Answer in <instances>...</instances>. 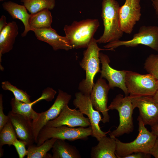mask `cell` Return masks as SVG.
I'll list each match as a JSON object with an SVG mask.
<instances>
[{"label": "cell", "mask_w": 158, "mask_h": 158, "mask_svg": "<svg viewBox=\"0 0 158 158\" xmlns=\"http://www.w3.org/2000/svg\"><path fill=\"white\" fill-rule=\"evenodd\" d=\"M133 108H138L145 126H152L158 122V103L153 96L129 95Z\"/></svg>", "instance_id": "7c38bea8"}, {"label": "cell", "mask_w": 158, "mask_h": 158, "mask_svg": "<svg viewBox=\"0 0 158 158\" xmlns=\"http://www.w3.org/2000/svg\"><path fill=\"white\" fill-rule=\"evenodd\" d=\"M110 89L105 80L100 78L94 84L90 94L92 105L95 109L102 113L103 118L101 121L104 123L110 121L107 104Z\"/></svg>", "instance_id": "9a60e30c"}, {"label": "cell", "mask_w": 158, "mask_h": 158, "mask_svg": "<svg viewBox=\"0 0 158 158\" xmlns=\"http://www.w3.org/2000/svg\"><path fill=\"white\" fill-rule=\"evenodd\" d=\"M120 6L116 0H102L101 16L104 31L97 42L99 44L109 43L118 41L123 36V32L120 29L118 10Z\"/></svg>", "instance_id": "6da1fadb"}, {"label": "cell", "mask_w": 158, "mask_h": 158, "mask_svg": "<svg viewBox=\"0 0 158 158\" xmlns=\"http://www.w3.org/2000/svg\"><path fill=\"white\" fill-rule=\"evenodd\" d=\"M150 154L142 152H138L128 155L124 158H149L151 157Z\"/></svg>", "instance_id": "4dcf8cb0"}, {"label": "cell", "mask_w": 158, "mask_h": 158, "mask_svg": "<svg viewBox=\"0 0 158 158\" xmlns=\"http://www.w3.org/2000/svg\"><path fill=\"white\" fill-rule=\"evenodd\" d=\"M57 139L52 138L46 140L41 145L37 146L31 145L28 147L27 158H52L47 152L52 147Z\"/></svg>", "instance_id": "cb8c5ba5"}, {"label": "cell", "mask_w": 158, "mask_h": 158, "mask_svg": "<svg viewBox=\"0 0 158 158\" xmlns=\"http://www.w3.org/2000/svg\"><path fill=\"white\" fill-rule=\"evenodd\" d=\"M153 97L155 100L158 103V90Z\"/></svg>", "instance_id": "d590c367"}, {"label": "cell", "mask_w": 158, "mask_h": 158, "mask_svg": "<svg viewBox=\"0 0 158 158\" xmlns=\"http://www.w3.org/2000/svg\"><path fill=\"white\" fill-rule=\"evenodd\" d=\"M158 84V80H157Z\"/></svg>", "instance_id": "74e56055"}, {"label": "cell", "mask_w": 158, "mask_h": 158, "mask_svg": "<svg viewBox=\"0 0 158 158\" xmlns=\"http://www.w3.org/2000/svg\"><path fill=\"white\" fill-rule=\"evenodd\" d=\"M8 116L15 131L17 137L27 147L35 142L32 121L26 116L11 111Z\"/></svg>", "instance_id": "e0dca14e"}, {"label": "cell", "mask_w": 158, "mask_h": 158, "mask_svg": "<svg viewBox=\"0 0 158 158\" xmlns=\"http://www.w3.org/2000/svg\"><path fill=\"white\" fill-rule=\"evenodd\" d=\"M5 0H0V1H5Z\"/></svg>", "instance_id": "8d00e7d4"}, {"label": "cell", "mask_w": 158, "mask_h": 158, "mask_svg": "<svg viewBox=\"0 0 158 158\" xmlns=\"http://www.w3.org/2000/svg\"><path fill=\"white\" fill-rule=\"evenodd\" d=\"M2 6L13 18L18 19L22 22L24 26V30L21 36L25 37L28 32L31 31L29 23L30 14L28 13L25 7L11 1L4 2Z\"/></svg>", "instance_id": "ffe728a7"}, {"label": "cell", "mask_w": 158, "mask_h": 158, "mask_svg": "<svg viewBox=\"0 0 158 158\" xmlns=\"http://www.w3.org/2000/svg\"><path fill=\"white\" fill-rule=\"evenodd\" d=\"M31 14L47 8L52 10L55 5V0H20Z\"/></svg>", "instance_id": "484cf974"}, {"label": "cell", "mask_w": 158, "mask_h": 158, "mask_svg": "<svg viewBox=\"0 0 158 158\" xmlns=\"http://www.w3.org/2000/svg\"><path fill=\"white\" fill-rule=\"evenodd\" d=\"M97 145L92 147L90 152L92 158H117L115 152L116 142L115 138H102Z\"/></svg>", "instance_id": "d6986e66"}, {"label": "cell", "mask_w": 158, "mask_h": 158, "mask_svg": "<svg viewBox=\"0 0 158 158\" xmlns=\"http://www.w3.org/2000/svg\"><path fill=\"white\" fill-rule=\"evenodd\" d=\"M125 83L130 96H153L158 90L157 80L149 73L127 71Z\"/></svg>", "instance_id": "52a82bcc"}, {"label": "cell", "mask_w": 158, "mask_h": 158, "mask_svg": "<svg viewBox=\"0 0 158 158\" xmlns=\"http://www.w3.org/2000/svg\"><path fill=\"white\" fill-rule=\"evenodd\" d=\"M108 108L109 110H117L119 117L118 126L109 134L110 137L116 138L133 132L134 125L132 115L134 109L129 95L124 97L121 94L117 95Z\"/></svg>", "instance_id": "5b68a950"}, {"label": "cell", "mask_w": 158, "mask_h": 158, "mask_svg": "<svg viewBox=\"0 0 158 158\" xmlns=\"http://www.w3.org/2000/svg\"><path fill=\"white\" fill-rule=\"evenodd\" d=\"M99 58L102 64L100 77L106 79L111 89L118 87L122 90L125 96L129 95L126 85L125 79L127 71L117 70L110 66V60L108 56L102 52L99 53Z\"/></svg>", "instance_id": "5bb4252c"}, {"label": "cell", "mask_w": 158, "mask_h": 158, "mask_svg": "<svg viewBox=\"0 0 158 158\" xmlns=\"http://www.w3.org/2000/svg\"><path fill=\"white\" fill-rule=\"evenodd\" d=\"M56 93V92L52 88L48 87L43 91L40 97L29 103H25L17 100L15 97L13 98L10 102L11 111L26 116L34 121L38 118L40 113L36 112L32 109L33 105L42 99L51 101Z\"/></svg>", "instance_id": "2e32d148"}, {"label": "cell", "mask_w": 158, "mask_h": 158, "mask_svg": "<svg viewBox=\"0 0 158 158\" xmlns=\"http://www.w3.org/2000/svg\"><path fill=\"white\" fill-rule=\"evenodd\" d=\"M144 68L148 73L158 80V55H150L145 61Z\"/></svg>", "instance_id": "83f0119b"}, {"label": "cell", "mask_w": 158, "mask_h": 158, "mask_svg": "<svg viewBox=\"0 0 158 158\" xmlns=\"http://www.w3.org/2000/svg\"><path fill=\"white\" fill-rule=\"evenodd\" d=\"M151 132L158 138V122L151 126Z\"/></svg>", "instance_id": "836d02e7"}, {"label": "cell", "mask_w": 158, "mask_h": 158, "mask_svg": "<svg viewBox=\"0 0 158 158\" xmlns=\"http://www.w3.org/2000/svg\"><path fill=\"white\" fill-rule=\"evenodd\" d=\"M71 98V95L59 90L58 95L52 106L47 111L40 113L36 121H32L34 138L36 143L40 130L48 122L59 116L63 108L68 104Z\"/></svg>", "instance_id": "30bf717a"}, {"label": "cell", "mask_w": 158, "mask_h": 158, "mask_svg": "<svg viewBox=\"0 0 158 158\" xmlns=\"http://www.w3.org/2000/svg\"><path fill=\"white\" fill-rule=\"evenodd\" d=\"M1 87L4 90L12 92L15 98L17 100L26 103L31 102L30 96L26 92L17 88L12 85L9 82L5 81L1 83Z\"/></svg>", "instance_id": "4316f807"}, {"label": "cell", "mask_w": 158, "mask_h": 158, "mask_svg": "<svg viewBox=\"0 0 158 158\" xmlns=\"http://www.w3.org/2000/svg\"><path fill=\"white\" fill-rule=\"evenodd\" d=\"M152 5L158 17V0H151Z\"/></svg>", "instance_id": "e575fe53"}, {"label": "cell", "mask_w": 158, "mask_h": 158, "mask_svg": "<svg viewBox=\"0 0 158 158\" xmlns=\"http://www.w3.org/2000/svg\"><path fill=\"white\" fill-rule=\"evenodd\" d=\"M49 10L46 8L36 13L30 14L29 23L31 31L34 29L51 27L52 17Z\"/></svg>", "instance_id": "603a6c76"}, {"label": "cell", "mask_w": 158, "mask_h": 158, "mask_svg": "<svg viewBox=\"0 0 158 158\" xmlns=\"http://www.w3.org/2000/svg\"><path fill=\"white\" fill-rule=\"evenodd\" d=\"M137 120L139 133L133 141L125 143L115 138L116 145L115 153L118 158H124L128 155L138 152L150 154L157 137L147 129L139 116Z\"/></svg>", "instance_id": "277c9868"}, {"label": "cell", "mask_w": 158, "mask_h": 158, "mask_svg": "<svg viewBox=\"0 0 158 158\" xmlns=\"http://www.w3.org/2000/svg\"><path fill=\"white\" fill-rule=\"evenodd\" d=\"M53 158H80V154L75 147L64 140L57 139L52 148Z\"/></svg>", "instance_id": "7402d4cb"}, {"label": "cell", "mask_w": 158, "mask_h": 158, "mask_svg": "<svg viewBox=\"0 0 158 158\" xmlns=\"http://www.w3.org/2000/svg\"><path fill=\"white\" fill-rule=\"evenodd\" d=\"M75 98L73 100V104L76 108L87 116L91 124L92 130V136L98 141L106 134L110 133V130L107 132L102 131L99 125L102 121L99 112L96 110L92 104L90 95L84 94L79 91L75 94Z\"/></svg>", "instance_id": "9c48e42d"}, {"label": "cell", "mask_w": 158, "mask_h": 158, "mask_svg": "<svg viewBox=\"0 0 158 158\" xmlns=\"http://www.w3.org/2000/svg\"><path fill=\"white\" fill-rule=\"evenodd\" d=\"M96 40L93 38L84 51L83 58L80 63V66L85 71V78L79 83L78 89L84 94L90 95L95 83L94 78L97 73L100 72V51L102 49L98 46Z\"/></svg>", "instance_id": "7a4b0ae2"}, {"label": "cell", "mask_w": 158, "mask_h": 158, "mask_svg": "<svg viewBox=\"0 0 158 158\" xmlns=\"http://www.w3.org/2000/svg\"><path fill=\"white\" fill-rule=\"evenodd\" d=\"M0 157L3 155L2 146L7 145H13V142L17 139L16 134L10 119L2 130L0 131Z\"/></svg>", "instance_id": "d4e9b609"}, {"label": "cell", "mask_w": 158, "mask_h": 158, "mask_svg": "<svg viewBox=\"0 0 158 158\" xmlns=\"http://www.w3.org/2000/svg\"><path fill=\"white\" fill-rule=\"evenodd\" d=\"M20 158H23L27 155L28 151L25 148L26 145L23 141L17 139L13 143Z\"/></svg>", "instance_id": "f1b7e54d"}, {"label": "cell", "mask_w": 158, "mask_h": 158, "mask_svg": "<svg viewBox=\"0 0 158 158\" xmlns=\"http://www.w3.org/2000/svg\"><path fill=\"white\" fill-rule=\"evenodd\" d=\"M150 154L155 158H158V138L157 137L155 143L151 149Z\"/></svg>", "instance_id": "1f68e13d"}, {"label": "cell", "mask_w": 158, "mask_h": 158, "mask_svg": "<svg viewBox=\"0 0 158 158\" xmlns=\"http://www.w3.org/2000/svg\"><path fill=\"white\" fill-rule=\"evenodd\" d=\"M18 34V27L15 21L8 23L6 27L0 32V64L2 54L11 50L16 38Z\"/></svg>", "instance_id": "44dd1931"}, {"label": "cell", "mask_w": 158, "mask_h": 158, "mask_svg": "<svg viewBox=\"0 0 158 158\" xmlns=\"http://www.w3.org/2000/svg\"><path fill=\"white\" fill-rule=\"evenodd\" d=\"M140 44L146 46L158 51V26H142L131 39L128 41L119 40L109 42L104 47L113 50L121 46L135 47Z\"/></svg>", "instance_id": "ba28073f"}, {"label": "cell", "mask_w": 158, "mask_h": 158, "mask_svg": "<svg viewBox=\"0 0 158 158\" xmlns=\"http://www.w3.org/2000/svg\"><path fill=\"white\" fill-rule=\"evenodd\" d=\"M3 104L2 95H0V131L8 122L9 118L6 115L4 112Z\"/></svg>", "instance_id": "f546056e"}, {"label": "cell", "mask_w": 158, "mask_h": 158, "mask_svg": "<svg viewBox=\"0 0 158 158\" xmlns=\"http://www.w3.org/2000/svg\"><path fill=\"white\" fill-rule=\"evenodd\" d=\"M99 25L98 19H87L66 25L63 30L72 48H87Z\"/></svg>", "instance_id": "3957f363"}, {"label": "cell", "mask_w": 158, "mask_h": 158, "mask_svg": "<svg viewBox=\"0 0 158 158\" xmlns=\"http://www.w3.org/2000/svg\"><path fill=\"white\" fill-rule=\"evenodd\" d=\"M86 128L91 126L90 120L79 110L71 109L66 105L60 114L56 118L48 122L45 126L48 127H57L62 126Z\"/></svg>", "instance_id": "4fadbf2b"}, {"label": "cell", "mask_w": 158, "mask_h": 158, "mask_svg": "<svg viewBox=\"0 0 158 158\" xmlns=\"http://www.w3.org/2000/svg\"><path fill=\"white\" fill-rule=\"evenodd\" d=\"M92 135L91 126L86 128L80 127L74 128L65 125L57 127L44 126L39 132L37 145H40L46 140L52 138L73 141L79 139L85 140Z\"/></svg>", "instance_id": "8992f818"}, {"label": "cell", "mask_w": 158, "mask_h": 158, "mask_svg": "<svg viewBox=\"0 0 158 158\" xmlns=\"http://www.w3.org/2000/svg\"><path fill=\"white\" fill-rule=\"evenodd\" d=\"M32 31L38 40L47 43L54 51H68L73 49L66 37L59 35L51 27L34 29Z\"/></svg>", "instance_id": "ac0fdd59"}, {"label": "cell", "mask_w": 158, "mask_h": 158, "mask_svg": "<svg viewBox=\"0 0 158 158\" xmlns=\"http://www.w3.org/2000/svg\"><path fill=\"white\" fill-rule=\"evenodd\" d=\"M140 0H125L118 10L120 29L123 32L130 34L141 16Z\"/></svg>", "instance_id": "8fae6325"}, {"label": "cell", "mask_w": 158, "mask_h": 158, "mask_svg": "<svg viewBox=\"0 0 158 158\" xmlns=\"http://www.w3.org/2000/svg\"><path fill=\"white\" fill-rule=\"evenodd\" d=\"M7 24L6 17L4 15H2L0 18V32L6 27Z\"/></svg>", "instance_id": "d6a6232c"}]
</instances>
